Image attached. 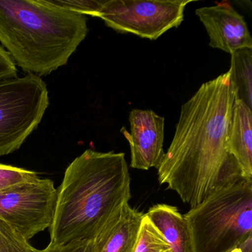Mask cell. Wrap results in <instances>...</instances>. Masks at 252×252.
<instances>
[{
	"label": "cell",
	"instance_id": "obj_1",
	"mask_svg": "<svg viewBox=\"0 0 252 252\" xmlns=\"http://www.w3.org/2000/svg\"><path fill=\"white\" fill-rule=\"evenodd\" d=\"M236 98L228 71L203 83L181 107L158 178L191 209L220 189L252 179L246 178L227 146Z\"/></svg>",
	"mask_w": 252,
	"mask_h": 252
},
{
	"label": "cell",
	"instance_id": "obj_2",
	"mask_svg": "<svg viewBox=\"0 0 252 252\" xmlns=\"http://www.w3.org/2000/svg\"><path fill=\"white\" fill-rule=\"evenodd\" d=\"M123 153L88 150L67 166L57 189L51 244L94 240L131 198Z\"/></svg>",
	"mask_w": 252,
	"mask_h": 252
},
{
	"label": "cell",
	"instance_id": "obj_3",
	"mask_svg": "<svg viewBox=\"0 0 252 252\" xmlns=\"http://www.w3.org/2000/svg\"><path fill=\"white\" fill-rule=\"evenodd\" d=\"M88 33L85 15L49 0H0V42L29 74L47 76L65 65Z\"/></svg>",
	"mask_w": 252,
	"mask_h": 252
},
{
	"label": "cell",
	"instance_id": "obj_4",
	"mask_svg": "<svg viewBox=\"0 0 252 252\" xmlns=\"http://www.w3.org/2000/svg\"><path fill=\"white\" fill-rule=\"evenodd\" d=\"M184 218L191 252H229L252 237V179L215 191Z\"/></svg>",
	"mask_w": 252,
	"mask_h": 252
},
{
	"label": "cell",
	"instance_id": "obj_5",
	"mask_svg": "<svg viewBox=\"0 0 252 252\" xmlns=\"http://www.w3.org/2000/svg\"><path fill=\"white\" fill-rule=\"evenodd\" d=\"M49 106L46 84L28 74L0 82V157L18 150Z\"/></svg>",
	"mask_w": 252,
	"mask_h": 252
},
{
	"label": "cell",
	"instance_id": "obj_6",
	"mask_svg": "<svg viewBox=\"0 0 252 252\" xmlns=\"http://www.w3.org/2000/svg\"><path fill=\"white\" fill-rule=\"evenodd\" d=\"M57 189L54 181L39 176L0 189V220L29 241L50 228Z\"/></svg>",
	"mask_w": 252,
	"mask_h": 252
},
{
	"label": "cell",
	"instance_id": "obj_7",
	"mask_svg": "<svg viewBox=\"0 0 252 252\" xmlns=\"http://www.w3.org/2000/svg\"><path fill=\"white\" fill-rule=\"evenodd\" d=\"M192 0H106L98 18L121 33H132L150 40L184 21V10Z\"/></svg>",
	"mask_w": 252,
	"mask_h": 252
},
{
	"label": "cell",
	"instance_id": "obj_8",
	"mask_svg": "<svg viewBox=\"0 0 252 252\" xmlns=\"http://www.w3.org/2000/svg\"><path fill=\"white\" fill-rule=\"evenodd\" d=\"M130 133L123 127L121 132L130 146V166L148 170L158 168L164 156V118L150 110L133 109L129 114Z\"/></svg>",
	"mask_w": 252,
	"mask_h": 252
},
{
	"label": "cell",
	"instance_id": "obj_9",
	"mask_svg": "<svg viewBox=\"0 0 252 252\" xmlns=\"http://www.w3.org/2000/svg\"><path fill=\"white\" fill-rule=\"evenodd\" d=\"M206 29L209 46L232 54L239 50L252 49V39L243 16L228 4L203 7L195 11Z\"/></svg>",
	"mask_w": 252,
	"mask_h": 252
},
{
	"label": "cell",
	"instance_id": "obj_10",
	"mask_svg": "<svg viewBox=\"0 0 252 252\" xmlns=\"http://www.w3.org/2000/svg\"><path fill=\"white\" fill-rule=\"evenodd\" d=\"M227 146L247 178L252 179V108L236 98L231 110Z\"/></svg>",
	"mask_w": 252,
	"mask_h": 252
},
{
	"label": "cell",
	"instance_id": "obj_11",
	"mask_svg": "<svg viewBox=\"0 0 252 252\" xmlns=\"http://www.w3.org/2000/svg\"><path fill=\"white\" fill-rule=\"evenodd\" d=\"M144 215L125 203L119 215L103 230L101 252H135Z\"/></svg>",
	"mask_w": 252,
	"mask_h": 252
},
{
	"label": "cell",
	"instance_id": "obj_12",
	"mask_svg": "<svg viewBox=\"0 0 252 252\" xmlns=\"http://www.w3.org/2000/svg\"><path fill=\"white\" fill-rule=\"evenodd\" d=\"M145 215L169 243L172 252H191L188 226L176 206L159 203Z\"/></svg>",
	"mask_w": 252,
	"mask_h": 252
},
{
	"label": "cell",
	"instance_id": "obj_13",
	"mask_svg": "<svg viewBox=\"0 0 252 252\" xmlns=\"http://www.w3.org/2000/svg\"><path fill=\"white\" fill-rule=\"evenodd\" d=\"M252 49L245 48L231 54L230 79L237 99L252 108Z\"/></svg>",
	"mask_w": 252,
	"mask_h": 252
},
{
	"label": "cell",
	"instance_id": "obj_14",
	"mask_svg": "<svg viewBox=\"0 0 252 252\" xmlns=\"http://www.w3.org/2000/svg\"><path fill=\"white\" fill-rule=\"evenodd\" d=\"M135 252H172V249L160 231L144 214Z\"/></svg>",
	"mask_w": 252,
	"mask_h": 252
},
{
	"label": "cell",
	"instance_id": "obj_15",
	"mask_svg": "<svg viewBox=\"0 0 252 252\" xmlns=\"http://www.w3.org/2000/svg\"><path fill=\"white\" fill-rule=\"evenodd\" d=\"M0 252H39L20 233L0 220Z\"/></svg>",
	"mask_w": 252,
	"mask_h": 252
},
{
	"label": "cell",
	"instance_id": "obj_16",
	"mask_svg": "<svg viewBox=\"0 0 252 252\" xmlns=\"http://www.w3.org/2000/svg\"><path fill=\"white\" fill-rule=\"evenodd\" d=\"M51 3L82 15L99 17L106 0H49Z\"/></svg>",
	"mask_w": 252,
	"mask_h": 252
},
{
	"label": "cell",
	"instance_id": "obj_17",
	"mask_svg": "<svg viewBox=\"0 0 252 252\" xmlns=\"http://www.w3.org/2000/svg\"><path fill=\"white\" fill-rule=\"evenodd\" d=\"M104 243V236L101 232L95 240L73 242L64 245L50 243L39 252H101Z\"/></svg>",
	"mask_w": 252,
	"mask_h": 252
},
{
	"label": "cell",
	"instance_id": "obj_18",
	"mask_svg": "<svg viewBox=\"0 0 252 252\" xmlns=\"http://www.w3.org/2000/svg\"><path fill=\"white\" fill-rule=\"evenodd\" d=\"M36 177L33 171L0 163V189Z\"/></svg>",
	"mask_w": 252,
	"mask_h": 252
},
{
	"label": "cell",
	"instance_id": "obj_19",
	"mask_svg": "<svg viewBox=\"0 0 252 252\" xmlns=\"http://www.w3.org/2000/svg\"><path fill=\"white\" fill-rule=\"evenodd\" d=\"M17 77L15 63L8 53L0 46V82Z\"/></svg>",
	"mask_w": 252,
	"mask_h": 252
},
{
	"label": "cell",
	"instance_id": "obj_20",
	"mask_svg": "<svg viewBox=\"0 0 252 252\" xmlns=\"http://www.w3.org/2000/svg\"><path fill=\"white\" fill-rule=\"evenodd\" d=\"M229 252H252V237L240 244V246L234 248Z\"/></svg>",
	"mask_w": 252,
	"mask_h": 252
}]
</instances>
